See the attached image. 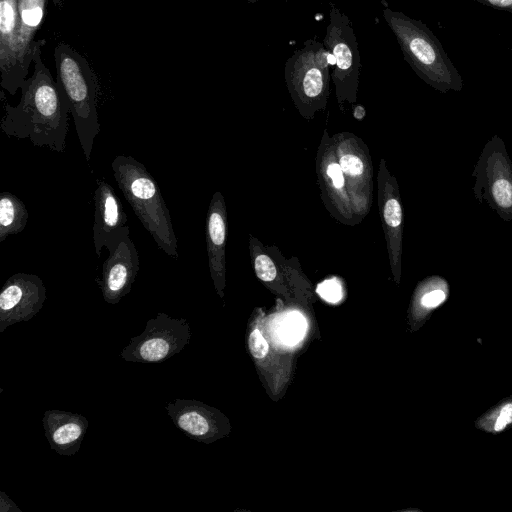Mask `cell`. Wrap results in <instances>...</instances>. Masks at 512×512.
<instances>
[{
	"label": "cell",
	"mask_w": 512,
	"mask_h": 512,
	"mask_svg": "<svg viewBox=\"0 0 512 512\" xmlns=\"http://www.w3.org/2000/svg\"><path fill=\"white\" fill-rule=\"evenodd\" d=\"M25 203L10 192L0 193V243L22 232L28 221Z\"/></svg>",
	"instance_id": "16"
},
{
	"label": "cell",
	"mask_w": 512,
	"mask_h": 512,
	"mask_svg": "<svg viewBox=\"0 0 512 512\" xmlns=\"http://www.w3.org/2000/svg\"><path fill=\"white\" fill-rule=\"evenodd\" d=\"M334 60L324 43L307 40L285 63L287 80L308 99L318 98L325 90L329 68Z\"/></svg>",
	"instance_id": "8"
},
{
	"label": "cell",
	"mask_w": 512,
	"mask_h": 512,
	"mask_svg": "<svg viewBox=\"0 0 512 512\" xmlns=\"http://www.w3.org/2000/svg\"><path fill=\"white\" fill-rule=\"evenodd\" d=\"M486 6L512 13V0H475Z\"/></svg>",
	"instance_id": "26"
},
{
	"label": "cell",
	"mask_w": 512,
	"mask_h": 512,
	"mask_svg": "<svg viewBox=\"0 0 512 512\" xmlns=\"http://www.w3.org/2000/svg\"><path fill=\"white\" fill-rule=\"evenodd\" d=\"M207 217V241L209 246L210 262L214 259L215 251L220 250L226 239V223L220 208H215L213 202Z\"/></svg>",
	"instance_id": "17"
},
{
	"label": "cell",
	"mask_w": 512,
	"mask_h": 512,
	"mask_svg": "<svg viewBox=\"0 0 512 512\" xmlns=\"http://www.w3.org/2000/svg\"><path fill=\"white\" fill-rule=\"evenodd\" d=\"M383 16L404 59L421 79L444 93L462 90V76L440 40L423 22L390 8L383 10Z\"/></svg>",
	"instance_id": "3"
},
{
	"label": "cell",
	"mask_w": 512,
	"mask_h": 512,
	"mask_svg": "<svg viewBox=\"0 0 512 512\" xmlns=\"http://www.w3.org/2000/svg\"><path fill=\"white\" fill-rule=\"evenodd\" d=\"M42 423L50 448L61 456L79 451L89 426L83 415L57 409L46 410Z\"/></svg>",
	"instance_id": "12"
},
{
	"label": "cell",
	"mask_w": 512,
	"mask_h": 512,
	"mask_svg": "<svg viewBox=\"0 0 512 512\" xmlns=\"http://www.w3.org/2000/svg\"><path fill=\"white\" fill-rule=\"evenodd\" d=\"M165 408L174 425L198 442H212L225 431L222 415L197 400L176 399Z\"/></svg>",
	"instance_id": "11"
},
{
	"label": "cell",
	"mask_w": 512,
	"mask_h": 512,
	"mask_svg": "<svg viewBox=\"0 0 512 512\" xmlns=\"http://www.w3.org/2000/svg\"><path fill=\"white\" fill-rule=\"evenodd\" d=\"M365 116V109L362 106L355 107L354 117L356 119H362Z\"/></svg>",
	"instance_id": "28"
},
{
	"label": "cell",
	"mask_w": 512,
	"mask_h": 512,
	"mask_svg": "<svg viewBox=\"0 0 512 512\" xmlns=\"http://www.w3.org/2000/svg\"><path fill=\"white\" fill-rule=\"evenodd\" d=\"M111 168L123 196L158 248L178 259V241L170 211L155 178L144 164L130 155L116 156Z\"/></svg>",
	"instance_id": "2"
},
{
	"label": "cell",
	"mask_w": 512,
	"mask_h": 512,
	"mask_svg": "<svg viewBox=\"0 0 512 512\" xmlns=\"http://www.w3.org/2000/svg\"><path fill=\"white\" fill-rule=\"evenodd\" d=\"M49 0H18L19 39L23 59L28 67L33 62L35 51L43 47L45 40H35L45 15Z\"/></svg>",
	"instance_id": "14"
},
{
	"label": "cell",
	"mask_w": 512,
	"mask_h": 512,
	"mask_svg": "<svg viewBox=\"0 0 512 512\" xmlns=\"http://www.w3.org/2000/svg\"><path fill=\"white\" fill-rule=\"evenodd\" d=\"M0 511L1 512H22L20 508L6 495L0 492Z\"/></svg>",
	"instance_id": "27"
},
{
	"label": "cell",
	"mask_w": 512,
	"mask_h": 512,
	"mask_svg": "<svg viewBox=\"0 0 512 512\" xmlns=\"http://www.w3.org/2000/svg\"><path fill=\"white\" fill-rule=\"evenodd\" d=\"M54 60L56 82L67 102L81 148L89 162L94 140L100 132L95 73L84 56L63 42L55 47Z\"/></svg>",
	"instance_id": "4"
},
{
	"label": "cell",
	"mask_w": 512,
	"mask_h": 512,
	"mask_svg": "<svg viewBox=\"0 0 512 512\" xmlns=\"http://www.w3.org/2000/svg\"><path fill=\"white\" fill-rule=\"evenodd\" d=\"M46 288L35 274L16 273L0 291V333L9 326L32 319L43 307Z\"/></svg>",
	"instance_id": "7"
},
{
	"label": "cell",
	"mask_w": 512,
	"mask_h": 512,
	"mask_svg": "<svg viewBox=\"0 0 512 512\" xmlns=\"http://www.w3.org/2000/svg\"><path fill=\"white\" fill-rule=\"evenodd\" d=\"M255 272L257 277L264 281H273L277 275L276 266L267 255H259L255 259Z\"/></svg>",
	"instance_id": "18"
},
{
	"label": "cell",
	"mask_w": 512,
	"mask_h": 512,
	"mask_svg": "<svg viewBox=\"0 0 512 512\" xmlns=\"http://www.w3.org/2000/svg\"><path fill=\"white\" fill-rule=\"evenodd\" d=\"M317 292L328 302L336 303L342 298V289L340 284L335 280H326L321 283Z\"/></svg>",
	"instance_id": "20"
},
{
	"label": "cell",
	"mask_w": 512,
	"mask_h": 512,
	"mask_svg": "<svg viewBox=\"0 0 512 512\" xmlns=\"http://www.w3.org/2000/svg\"><path fill=\"white\" fill-rule=\"evenodd\" d=\"M505 159L500 152L491 154L488 159L491 173H486L490 202L503 218L504 214L512 215V172Z\"/></svg>",
	"instance_id": "15"
},
{
	"label": "cell",
	"mask_w": 512,
	"mask_h": 512,
	"mask_svg": "<svg viewBox=\"0 0 512 512\" xmlns=\"http://www.w3.org/2000/svg\"><path fill=\"white\" fill-rule=\"evenodd\" d=\"M339 165L347 175L356 176L362 174L364 165L361 159L355 155H344L340 158Z\"/></svg>",
	"instance_id": "22"
},
{
	"label": "cell",
	"mask_w": 512,
	"mask_h": 512,
	"mask_svg": "<svg viewBox=\"0 0 512 512\" xmlns=\"http://www.w3.org/2000/svg\"><path fill=\"white\" fill-rule=\"evenodd\" d=\"M323 43L334 60L333 79L340 85L356 83L361 68L356 34L348 16L335 6Z\"/></svg>",
	"instance_id": "10"
},
{
	"label": "cell",
	"mask_w": 512,
	"mask_h": 512,
	"mask_svg": "<svg viewBox=\"0 0 512 512\" xmlns=\"http://www.w3.org/2000/svg\"><path fill=\"white\" fill-rule=\"evenodd\" d=\"M105 248L108 257L102 265L101 278L95 282L108 304H118L132 288L136 280L140 261L134 242L130 237L129 227L117 229L107 240Z\"/></svg>",
	"instance_id": "6"
},
{
	"label": "cell",
	"mask_w": 512,
	"mask_h": 512,
	"mask_svg": "<svg viewBox=\"0 0 512 512\" xmlns=\"http://www.w3.org/2000/svg\"><path fill=\"white\" fill-rule=\"evenodd\" d=\"M19 39L18 0H0V77L1 87L15 95L27 79Z\"/></svg>",
	"instance_id": "9"
},
{
	"label": "cell",
	"mask_w": 512,
	"mask_h": 512,
	"mask_svg": "<svg viewBox=\"0 0 512 512\" xmlns=\"http://www.w3.org/2000/svg\"><path fill=\"white\" fill-rule=\"evenodd\" d=\"M53 2V4L58 7L59 9L62 8L64 0H50Z\"/></svg>",
	"instance_id": "29"
},
{
	"label": "cell",
	"mask_w": 512,
	"mask_h": 512,
	"mask_svg": "<svg viewBox=\"0 0 512 512\" xmlns=\"http://www.w3.org/2000/svg\"><path fill=\"white\" fill-rule=\"evenodd\" d=\"M94 192L93 242L100 257L109 237L119 228L126 226L127 216L113 187L105 179H97Z\"/></svg>",
	"instance_id": "13"
},
{
	"label": "cell",
	"mask_w": 512,
	"mask_h": 512,
	"mask_svg": "<svg viewBox=\"0 0 512 512\" xmlns=\"http://www.w3.org/2000/svg\"><path fill=\"white\" fill-rule=\"evenodd\" d=\"M447 298V287L444 289L435 288L426 292L421 298V305L432 309L442 304Z\"/></svg>",
	"instance_id": "23"
},
{
	"label": "cell",
	"mask_w": 512,
	"mask_h": 512,
	"mask_svg": "<svg viewBox=\"0 0 512 512\" xmlns=\"http://www.w3.org/2000/svg\"><path fill=\"white\" fill-rule=\"evenodd\" d=\"M327 175L332 179L335 188L340 189L344 185L343 171L339 164L331 163L327 167Z\"/></svg>",
	"instance_id": "25"
},
{
	"label": "cell",
	"mask_w": 512,
	"mask_h": 512,
	"mask_svg": "<svg viewBox=\"0 0 512 512\" xmlns=\"http://www.w3.org/2000/svg\"><path fill=\"white\" fill-rule=\"evenodd\" d=\"M249 349L256 359H263L269 352V343L257 328L250 333Z\"/></svg>",
	"instance_id": "19"
},
{
	"label": "cell",
	"mask_w": 512,
	"mask_h": 512,
	"mask_svg": "<svg viewBox=\"0 0 512 512\" xmlns=\"http://www.w3.org/2000/svg\"><path fill=\"white\" fill-rule=\"evenodd\" d=\"M384 219L388 226L397 228L402 222V209L399 202L391 198L384 206Z\"/></svg>",
	"instance_id": "21"
},
{
	"label": "cell",
	"mask_w": 512,
	"mask_h": 512,
	"mask_svg": "<svg viewBox=\"0 0 512 512\" xmlns=\"http://www.w3.org/2000/svg\"><path fill=\"white\" fill-rule=\"evenodd\" d=\"M510 423H512V403L508 402L499 410L498 417L494 423V430L500 432Z\"/></svg>",
	"instance_id": "24"
},
{
	"label": "cell",
	"mask_w": 512,
	"mask_h": 512,
	"mask_svg": "<svg viewBox=\"0 0 512 512\" xmlns=\"http://www.w3.org/2000/svg\"><path fill=\"white\" fill-rule=\"evenodd\" d=\"M247 1L250 2V3H255V2L259 1V0H247Z\"/></svg>",
	"instance_id": "30"
},
{
	"label": "cell",
	"mask_w": 512,
	"mask_h": 512,
	"mask_svg": "<svg viewBox=\"0 0 512 512\" xmlns=\"http://www.w3.org/2000/svg\"><path fill=\"white\" fill-rule=\"evenodd\" d=\"M39 47L34 54V71L20 87L16 106L7 104L1 130L9 137L29 139L36 147L63 153L68 132L69 107L50 70L45 66Z\"/></svg>",
	"instance_id": "1"
},
{
	"label": "cell",
	"mask_w": 512,
	"mask_h": 512,
	"mask_svg": "<svg viewBox=\"0 0 512 512\" xmlns=\"http://www.w3.org/2000/svg\"><path fill=\"white\" fill-rule=\"evenodd\" d=\"M190 338L191 330L186 319L159 312L147 321L140 335L130 339L120 357L128 362L161 363L181 352Z\"/></svg>",
	"instance_id": "5"
}]
</instances>
